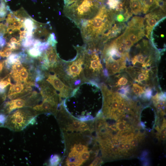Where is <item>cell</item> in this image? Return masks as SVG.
Wrapping results in <instances>:
<instances>
[{"label": "cell", "mask_w": 166, "mask_h": 166, "mask_svg": "<svg viewBox=\"0 0 166 166\" xmlns=\"http://www.w3.org/2000/svg\"><path fill=\"white\" fill-rule=\"evenodd\" d=\"M103 97L99 85L84 82L74 89L61 102L67 112L81 121H92L101 113Z\"/></svg>", "instance_id": "obj_1"}, {"label": "cell", "mask_w": 166, "mask_h": 166, "mask_svg": "<svg viewBox=\"0 0 166 166\" xmlns=\"http://www.w3.org/2000/svg\"><path fill=\"white\" fill-rule=\"evenodd\" d=\"M115 22L113 12L104 5L92 18L83 21L78 27L87 46L97 47L102 38Z\"/></svg>", "instance_id": "obj_2"}, {"label": "cell", "mask_w": 166, "mask_h": 166, "mask_svg": "<svg viewBox=\"0 0 166 166\" xmlns=\"http://www.w3.org/2000/svg\"><path fill=\"white\" fill-rule=\"evenodd\" d=\"M74 48L77 54L73 59L67 61L60 59L57 65L50 70L66 85L73 89L88 82L84 71L85 47L77 45Z\"/></svg>", "instance_id": "obj_3"}, {"label": "cell", "mask_w": 166, "mask_h": 166, "mask_svg": "<svg viewBox=\"0 0 166 166\" xmlns=\"http://www.w3.org/2000/svg\"><path fill=\"white\" fill-rule=\"evenodd\" d=\"M37 113L30 107L19 109L8 115L3 127L14 131H21L36 122Z\"/></svg>", "instance_id": "obj_4"}, {"label": "cell", "mask_w": 166, "mask_h": 166, "mask_svg": "<svg viewBox=\"0 0 166 166\" xmlns=\"http://www.w3.org/2000/svg\"><path fill=\"white\" fill-rule=\"evenodd\" d=\"M85 47V75L88 82L97 84L100 78L104 76L103 66L98 53L99 49Z\"/></svg>", "instance_id": "obj_5"}, {"label": "cell", "mask_w": 166, "mask_h": 166, "mask_svg": "<svg viewBox=\"0 0 166 166\" xmlns=\"http://www.w3.org/2000/svg\"><path fill=\"white\" fill-rule=\"evenodd\" d=\"M53 72V74L50 73L48 71H44L45 78H46V81L58 92V94L61 103L70 95L74 89L66 85Z\"/></svg>", "instance_id": "obj_6"}, {"label": "cell", "mask_w": 166, "mask_h": 166, "mask_svg": "<svg viewBox=\"0 0 166 166\" xmlns=\"http://www.w3.org/2000/svg\"><path fill=\"white\" fill-rule=\"evenodd\" d=\"M166 16L160 19L153 28L150 38L153 46L158 49L159 45L165 50V34L166 33Z\"/></svg>", "instance_id": "obj_7"}, {"label": "cell", "mask_w": 166, "mask_h": 166, "mask_svg": "<svg viewBox=\"0 0 166 166\" xmlns=\"http://www.w3.org/2000/svg\"><path fill=\"white\" fill-rule=\"evenodd\" d=\"M33 106L32 102L28 95L7 101L4 104L0 113H2L7 117L11 113L17 109L24 107Z\"/></svg>", "instance_id": "obj_8"}, {"label": "cell", "mask_w": 166, "mask_h": 166, "mask_svg": "<svg viewBox=\"0 0 166 166\" xmlns=\"http://www.w3.org/2000/svg\"><path fill=\"white\" fill-rule=\"evenodd\" d=\"M165 11L158 8L146 14L144 18L145 35L149 39L152 30L156 23L165 17Z\"/></svg>", "instance_id": "obj_9"}, {"label": "cell", "mask_w": 166, "mask_h": 166, "mask_svg": "<svg viewBox=\"0 0 166 166\" xmlns=\"http://www.w3.org/2000/svg\"><path fill=\"white\" fill-rule=\"evenodd\" d=\"M31 86L27 84L20 82L11 84L7 97L10 100L24 97L32 92Z\"/></svg>", "instance_id": "obj_10"}, {"label": "cell", "mask_w": 166, "mask_h": 166, "mask_svg": "<svg viewBox=\"0 0 166 166\" xmlns=\"http://www.w3.org/2000/svg\"><path fill=\"white\" fill-rule=\"evenodd\" d=\"M129 6L132 14L138 15L143 12V6L141 0H129Z\"/></svg>", "instance_id": "obj_11"}, {"label": "cell", "mask_w": 166, "mask_h": 166, "mask_svg": "<svg viewBox=\"0 0 166 166\" xmlns=\"http://www.w3.org/2000/svg\"><path fill=\"white\" fill-rule=\"evenodd\" d=\"M61 157L60 155L57 154L51 155L48 161L49 165H57L61 162Z\"/></svg>", "instance_id": "obj_12"}, {"label": "cell", "mask_w": 166, "mask_h": 166, "mask_svg": "<svg viewBox=\"0 0 166 166\" xmlns=\"http://www.w3.org/2000/svg\"><path fill=\"white\" fill-rule=\"evenodd\" d=\"M23 27L27 32L32 33L34 29V23L30 18H26L23 23Z\"/></svg>", "instance_id": "obj_13"}, {"label": "cell", "mask_w": 166, "mask_h": 166, "mask_svg": "<svg viewBox=\"0 0 166 166\" xmlns=\"http://www.w3.org/2000/svg\"><path fill=\"white\" fill-rule=\"evenodd\" d=\"M27 53L30 56L35 58L40 57L42 53L38 49L34 47L29 48L27 50Z\"/></svg>", "instance_id": "obj_14"}, {"label": "cell", "mask_w": 166, "mask_h": 166, "mask_svg": "<svg viewBox=\"0 0 166 166\" xmlns=\"http://www.w3.org/2000/svg\"><path fill=\"white\" fill-rule=\"evenodd\" d=\"M132 90L133 93L136 95H140L144 92L143 88L136 83L133 84Z\"/></svg>", "instance_id": "obj_15"}, {"label": "cell", "mask_w": 166, "mask_h": 166, "mask_svg": "<svg viewBox=\"0 0 166 166\" xmlns=\"http://www.w3.org/2000/svg\"><path fill=\"white\" fill-rule=\"evenodd\" d=\"M91 152L90 151H87L82 152L80 154L78 157L83 163L90 160Z\"/></svg>", "instance_id": "obj_16"}, {"label": "cell", "mask_w": 166, "mask_h": 166, "mask_svg": "<svg viewBox=\"0 0 166 166\" xmlns=\"http://www.w3.org/2000/svg\"><path fill=\"white\" fill-rule=\"evenodd\" d=\"M11 84L10 77L8 76L0 81V88L4 89L9 85Z\"/></svg>", "instance_id": "obj_17"}, {"label": "cell", "mask_w": 166, "mask_h": 166, "mask_svg": "<svg viewBox=\"0 0 166 166\" xmlns=\"http://www.w3.org/2000/svg\"><path fill=\"white\" fill-rule=\"evenodd\" d=\"M12 51L10 48L7 46L0 51V56L3 57H8L11 54Z\"/></svg>", "instance_id": "obj_18"}, {"label": "cell", "mask_w": 166, "mask_h": 166, "mask_svg": "<svg viewBox=\"0 0 166 166\" xmlns=\"http://www.w3.org/2000/svg\"><path fill=\"white\" fill-rule=\"evenodd\" d=\"M128 80L126 77L124 76L121 77L116 83V86L125 85L128 83Z\"/></svg>", "instance_id": "obj_19"}, {"label": "cell", "mask_w": 166, "mask_h": 166, "mask_svg": "<svg viewBox=\"0 0 166 166\" xmlns=\"http://www.w3.org/2000/svg\"><path fill=\"white\" fill-rule=\"evenodd\" d=\"M125 103L124 100L122 98L120 101L117 108L118 111L119 113H121L123 112Z\"/></svg>", "instance_id": "obj_20"}, {"label": "cell", "mask_w": 166, "mask_h": 166, "mask_svg": "<svg viewBox=\"0 0 166 166\" xmlns=\"http://www.w3.org/2000/svg\"><path fill=\"white\" fill-rule=\"evenodd\" d=\"M117 127L120 130H124L126 128V125L125 123L121 122L117 124Z\"/></svg>", "instance_id": "obj_21"}, {"label": "cell", "mask_w": 166, "mask_h": 166, "mask_svg": "<svg viewBox=\"0 0 166 166\" xmlns=\"http://www.w3.org/2000/svg\"><path fill=\"white\" fill-rule=\"evenodd\" d=\"M6 42L2 34H0V47L2 48L6 44Z\"/></svg>", "instance_id": "obj_22"}, {"label": "cell", "mask_w": 166, "mask_h": 166, "mask_svg": "<svg viewBox=\"0 0 166 166\" xmlns=\"http://www.w3.org/2000/svg\"><path fill=\"white\" fill-rule=\"evenodd\" d=\"M26 30L23 31H20L19 33L20 36L19 40L20 41H22L24 40L26 36Z\"/></svg>", "instance_id": "obj_23"}, {"label": "cell", "mask_w": 166, "mask_h": 166, "mask_svg": "<svg viewBox=\"0 0 166 166\" xmlns=\"http://www.w3.org/2000/svg\"><path fill=\"white\" fill-rule=\"evenodd\" d=\"M131 111L130 106L125 103V106L124 108L123 111L126 113H129Z\"/></svg>", "instance_id": "obj_24"}, {"label": "cell", "mask_w": 166, "mask_h": 166, "mask_svg": "<svg viewBox=\"0 0 166 166\" xmlns=\"http://www.w3.org/2000/svg\"><path fill=\"white\" fill-rule=\"evenodd\" d=\"M130 144L132 146L136 147L138 146V142L136 139H132L130 140Z\"/></svg>", "instance_id": "obj_25"}, {"label": "cell", "mask_w": 166, "mask_h": 166, "mask_svg": "<svg viewBox=\"0 0 166 166\" xmlns=\"http://www.w3.org/2000/svg\"><path fill=\"white\" fill-rule=\"evenodd\" d=\"M4 61L3 62H0V73H2L3 71L4 66Z\"/></svg>", "instance_id": "obj_26"}, {"label": "cell", "mask_w": 166, "mask_h": 166, "mask_svg": "<svg viewBox=\"0 0 166 166\" xmlns=\"http://www.w3.org/2000/svg\"><path fill=\"white\" fill-rule=\"evenodd\" d=\"M112 150L114 152H116L118 150V147L117 145H113L111 148Z\"/></svg>", "instance_id": "obj_27"}, {"label": "cell", "mask_w": 166, "mask_h": 166, "mask_svg": "<svg viewBox=\"0 0 166 166\" xmlns=\"http://www.w3.org/2000/svg\"><path fill=\"white\" fill-rule=\"evenodd\" d=\"M124 144L123 143H121L119 144V147L121 149L123 150L124 148Z\"/></svg>", "instance_id": "obj_28"}, {"label": "cell", "mask_w": 166, "mask_h": 166, "mask_svg": "<svg viewBox=\"0 0 166 166\" xmlns=\"http://www.w3.org/2000/svg\"><path fill=\"white\" fill-rule=\"evenodd\" d=\"M124 148L126 150H129L131 148V145L129 143H126L124 145Z\"/></svg>", "instance_id": "obj_29"}, {"label": "cell", "mask_w": 166, "mask_h": 166, "mask_svg": "<svg viewBox=\"0 0 166 166\" xmlns=\"http://www.w3.org/2000/svg\"><path fill=\"white\" fill-rule=\"evenodd\" d=\"M6 89H2L0 88V95H2L5 94Z\"/></svg>", "instance_id": "obj_30"}, {"label": "cell", "mask_w": 166, "mask_h": 166, "mask_svg": "<svg viewBox=\"0 0 166 166\" xmlns=\"http://www.w3.org/2000/svg\"><path fill=\"white\" fill-rule=\"evenodd\" d=\"M166 135L161 134L160 135V138L163 140H165L166 139Z\"/></svg>", "instance_id": "obj_31"}, {"label": "cell", "mask_w": 166, "mask_h": 166, "mask_svg": "<svg viewBox=\"0 0 166 166\" xmlns=\"http://www.w3.org/2000/svg\"><path fill=\"white\" fill-rule=\"evenodd\" d=\"M110 127L111 129L114 131L116 130L117 128V127L115 125L111 126Z\"/></svg>", "instance_id": "obj_32"}, {"label": "cell", "mask_w": 166, "mask_h": 166, "mask_svg": "<svg viewBox=\"0 0 166 166\" xmlns=\"http://www.w3.org/2000/svg\"><path fill=\"white\" fill-rule=\"evenodd\" d=\"M161 134L166 135V129L165 128L163 129L161 131Z\"/></svg>", "instance_id": "obj_33"}, {"label": "cell", "mask_w": 166, "mask_h": 166, "mask_svg": "<svg viewBox=\"0 0 166 166\" xmlns=\"http://www.w3.org/2000/svg\"><path fill=\"white\" fill-rule=\"evenodd\" d=\"M0 4H1V3L0 4Z\"/></svg>", "instance_id": "obj_34"}, {"label": "cell", "mask_w": 166, "mask_h": 166, "mask_svg": "<svg viewBox=\"0 0 166 166\" xmlns=\"http://www.w3.org/2000/svg\"></svg>", "instance_id": "obj_35"}]
</instances>
